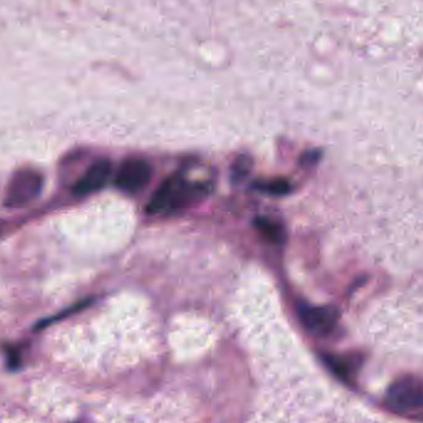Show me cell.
Segmentation results:
<instances>
[{
    "instance_id": "cell-1",
    "label": "cell",
    "mask_w": 423,
    "mask_h": 423,
    "mask_svg": "<svg viewBox=\"0 0 423 423\" xmlns=\"http://www.w3.org/2000/svg\"><path fill=\"white\" fill-rule=\"evenodd\" d=\"M206 193V188L199 184H188L181 176L176 174L160 184L146 206L149 214L177 211L189 206Z\"/></svg>"
},
{
    "instance_id": "cell-2",
    "label": "cell",
    "mask_w": 423,
    "mask_h": 423,
    "mask_svg": "<svg viewBox=\"0 0 423 423\" xmlns=\"http://www.w3.org/2000/svg\"><path fill=\"white\" fill-rule=\"evenodd\" d=\"M386 402L397 412L422 409L423 381L412 376L400 379L387 391Z\"/></svg>"
},
{
    "instance_id": "cell-3",
    "label": "cell",
    "mask_w": 423,
    "mask_h": 423,
    "mask_svg": "<svg viewBox=\"0 0 423 423\" xmlns=\"http://www.w3.org/2000/svg\"><path fill=\"white\" fill-rule=\"evenodd\" d=\"M43 176L38 174V171H20L10 181L5 204L13 208L26 206L38 197L43 188Z\"/></svg>"
},
{
    "instance_id": "cell-4",
    "label": "cell",
    "mask_w": 423,
    "mask_h": 423,
    "mask_svg": "<svg viewBox=\"0 0 423 423\" xmlns=\"http://www.w3.org/2000/svg\"><path fill=\"white\" fill-rule=\"evenodd\" d=\"M150 164L140 159H132L122 162L115 176V184L122 191L137 193L145 188L150 182Z\"/></svg>"
},
{
    "instance_id": "cell-5",
    "label": "cell",
    "mask_w": 423,
    "mask_h": 423,
    "mask_svg": "<svg viewBox=\"0 0 423 423\" xmlns=\"http://www.w3.org/2000/svg\"><path fill=\"white\" fill-rule=\"evenodd\" d=\"M298 315L302 325L307 330L320 335L329 333L337 320L335 312L325 307L301 305L298 307Z\"/></svg>"
},
{
    "instance_id": "cell-6",
    "label": "cell",
    "mask_w": 423,
    "mask_h": 423,
    "mask_svg": "<svg viewBox=\"0 0 423 423\" xmlns=\"http://www.w3.org/2000/svg\"><path fill=\"white\" fill-rule=\"evenodd\" d=\"M112 174V164L108 160L95 161L90 169L85 171V174L80 177L73 187V193L77 196H87L94 192H98L99 189L107 184L109 177Z\"/></svg>"
},
{
    "instance_id": "cell-7",
    "label": "cell",
    "mask_w": 423,
    "mask_h": 423,
    "mask_svg": "<svg viewBox=\"0 0 423 423\" xmlns=\"http://www.w3.org/2000/svg\"><path fill=\"white\" fill-rule=\"evenodd\" d=\"M255 226L271 243L280 244L285 239V231H283L281 224H278L276 221H271L268 218L258 216L255 219Z\"/></svg>"
},
{
    "instance_id": "cell-8",
    "label": "cell",
    "mask_w": 423,
    "mask_h": 423,
    "mask_svg": "<svg viewBox=\"0 0 423 423\" xmlns=\"http://www.w3.org/2000/svg\"><path fill=\"white\" fill-rule=\"evenodd\" d=\"M258 187L261 191L271 194H278V196L286 194L291 191V186L285 179H275V181H268L266 184H258Z\"/></svg>"
},
{
    "instance_id": "cell-9",
    "label": "cell",
    "mask_w": 423,
    "mask_h": 423,
    "mask_svg": "<svg viewBox=\"0 0 423 423\" xmlns=\"http://www.w3.org/2000/svg\"><path fill=\"white\" fill-rule=\"evenodd\" d=\"M0 231H1V228H0Z\"/></svg>"
}]
</instances>
